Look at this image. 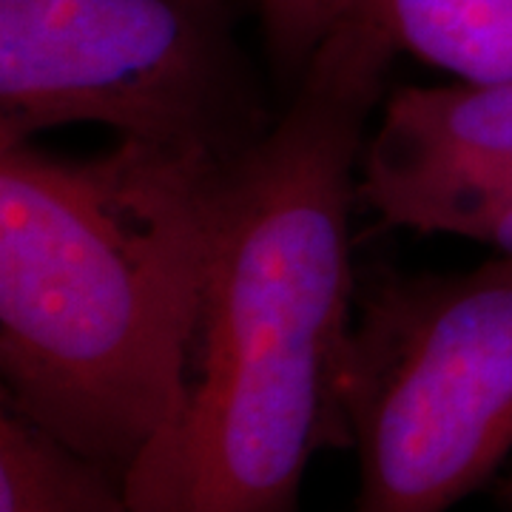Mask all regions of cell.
Listing matches in <instances>:
<instances>
[{
    "instance_id": "7a4b0ae2",
    "label": "cell",
    "mask_w": 512,
    "mask_h": 512,
    "mask_svg": "<svg viewBox=\"0 0 512 512\" xmlns=\"http://www.w3.org/2000/svg\"><path fill=\"white\" fill-rule=\"evenodd\" d=\"M225 165L0 146L3 407L117 476L183 413Z\"/></svg>"
},
{
    "instance_id": "52a82bcc",
    "label": "cell",
    "mask_w": 512,
    "mask_h": 512,
    "mask_svg": "<svg viewBox=\"0 0 512 512\" xmlns=\"http://www.w3.org/2000/svg\"><path fill=\"white\" fill-rule=\"evenodd\" d=\"M0 512H134V504L126 478L3 407Z\"/></svg>"
},
{
    "instance_id": "5b68a950",
    "label": "cell",
    "mask_w": 512,
    "mask_h": 512,
    "mask_svg": "<svg viewBox=\"0 0 512 512\" xmlns=\"http://www.w3.org/2000/svg\"><path fill=\"white\" fill-rule=\"evenodd\" d=\"M359 200L384 225L512 256V83L390 94L362 151Z\"/></svg>"
},
{
    "instance_id": "277c9868",
    "label": "cell",
    "mask_w": 512,
    "mask_h": 512,
    "mask_svg": "<svg viewBox=\"0 0 512 512\" xmlns=\"http://www.w3.org/2000/svg\"><path fill=\"white\" fill-rule=\"evenodd\" d=\"M350 512H450L512 453V256L384 279L350 342Z\"/></svg>"
},
{
    "instance_id": "6da1fadb",
    "label": "cell",
    "mask_w": 512,
    "mask_h": 512,
    "mask_svg": "<svg viewBox=\"0 0 512 512\" xmlns=\"http://www.w3.org/2000/svg\"><path fill=\"white\" fill-rule=\"evenodd\" d=\"M396 55L350 12L225 165L188 396L126 476L134 512H299L313 456L350 447V214Z\"/></svg>"
},
{
    "instance_id": "9c48e42d",
    "label": "cell",
    "mask_w": 512,
    "mask_h": 512,
    "mask_svg": "<svg viewBox=\"0 0 512 512\" xmlns=\"http://www.w3.org/2000/svg\"><path fill=\"white\" fill-rule=\"evenodd\" d=\"M504 501H507V507L512 512V476L507 478V484H504Z\"/></svg>"
},
{
    "instance_id": "3957f363",
    "label": "cell",
    "mask_w": 512,
    "mask_h": 512,
    "mask_svg": "<svg viewBox=\"0 0 512 512\" xmlns=\"http://www.w3.org/2000/svg\"><path fill=\"white\" fill-rule=\"evenodd\" d=\"M234 0H0V146L66 126L234 163L274 126Z\"/></svg>"
},
{
    "instance_id": "8992f818",
    "label": "cell",
    "mask_w": 512,
    "mask_h": 512,
    "mask_svg": "<svg viewBox=\"0 0 512 512\" xmlns=\"http://www.w3.org/2000/svg\"><path fill=\"white\" fill-rule=\"evenodd\" d=\"M356 9L399 55L450 74L453 83H512V0H362Z\"/></svg>"
},
{
    "instance_id": "ba28073f",
    "label": "cell",
    "mask_w": 512,
    "mask_h": 512,
    "mask_svg": "<svg viewBox=\"0 0 512 512\" xmlns=\"http://www.w3.org/2000/svg\"><path fill=\"white\" fill-rule=\"evenodd\" d=\"M265 57L274 77L293 92L316 49L362 0H254Z\"/></svg>"
}]
</instances>
